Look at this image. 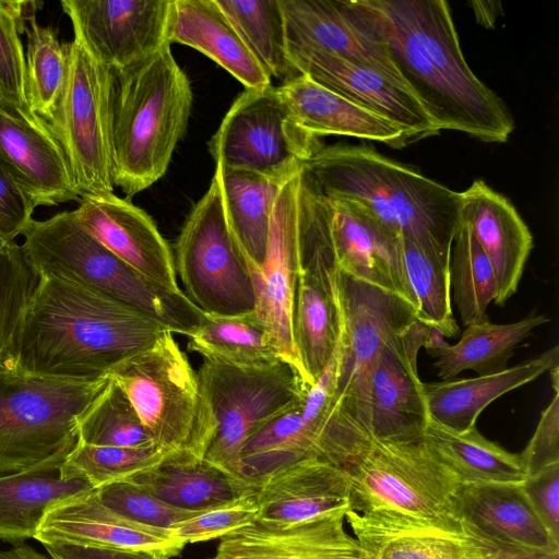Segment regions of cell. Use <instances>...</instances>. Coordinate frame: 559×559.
Returning a JSON list of instances; mask_svg holds the SVG:
<instances>
[{"instance_id":"obj_1","label":"cell","mask_w":559,"mask_h":559,"mask_svg":"<svg viewBox=\"0 0 559 559\" xmlns=\"http://www.w3.org/2000/svg\"><path fill=\"white\" fill-rule=\"evenodd\" d=\"M385 45L407 88L437 127L502 143L514 121L467 64L444 0H345Z\"/></svg>"},{"instance_id":"obj_2","label":"cell","mask_w":559,"mask_h":559,"mask_svg":"<svg viewBox=\"0 0 559 559\" xmlns=\"http://www.w3.org/2000/svg\"><path fill=\"white\" fill-rule=\"evenodd\" d=\"M167 331L86 287L40 277L23 317L11 364L39 376L100 380Z\"/></svg>"},{"instance_id":"obj_3","label":"cell","mask_w":559,"mask_h":559,"mask_svg":"<svg viewBox=\"0 0 559 559\" xmlns=\"http://www.w3.org/2000/svg\"><path fill=\"white\" fill-rule=\"evenodd\" d=\"M301 171L322 194L359 203L394 236L450 259L461 192L367 145L322 146Z\"/></svg>"},{"instance_id":"obj_4","label":"cell","mask_w":559,"mask_h":559,"mask_svg":"<svg viewBox=\"0 0 559 559\" xmlns=\"http://www.w3.org/2000/svg\"><path fill=\"white\" fill-rule=\"evenodd\" d=\"M192 99L169 44L116 72L112 178L128 199L165 175L187 131Z\"/></svg>"},{"instance_id":"obj_5","label":"cell","mask_w":559,"mask_h":559,"mask_svg":"<svg viewBox=\"0 0 559 559\" xmlns=\"http://www.w3.org/2000/svg\"><path fill=\"white\" fill-rule=\"evenodd\" d=\"M343 468L354 511L463 534L461 484L423 440H378L353 420Z\"/></svg>"},{"instance_id":"obj_6","label":"cell","mask_w":559,"mask_h":559,"mask_svg":"<svg viewBox=\"0 0 559 559\" xmlns=\"http://www.w3.org/2000/svg\"><path fill=\"white\" fill-rule=\"evenodd\" d=\"M108 381L39 376L0 364V475L68 456L79 443L80 418Z\"/></svg>"},{"instance_id":"obj_7","label":"cell","mask_w":559,"mask_h":559,"mask_svg":"<svg viewBox=\"0 0 559 559\" xmlns=\"http://www.w3.org/2000/svg\"><path fill=\"white\" fill-rule=\"evenodd\" d=\"M35 261L43 276L94 290L171 333L188 337L205 317L180 289L160 285L111 253L73 215L61 217L46 230Z\"/></svg>"},{"instance_id":"obj_8","label":"cell","mask_w":559,"mask_h":559,"mask_svg":"<svg viewBox=\"0 0 559 559\" xmlns=\"http://www.w3.org/2000/svg\"><path fill=\"white\" fill-rule=\"evenodd\" d=\"M197 378L200 411L193 453L238 477L246 440L299 399L301 380L285 361L258 369L212 359L203 360Z\"/></svg>"},{"instance_id":"obj_9","label":"cell","mask_w":559,"mask_h":559,"mask_svg":"<svg viewBox=\"0 0 559 559\" xmlns=\"http://www.w3.org/2000/svg\"><path fill=\"white\" fill-rule=\"evenodd\" d=\"M297 230L300 247L322 253L338 271L401 297L416 312L402 239L359 203L319 192L302 171L297 192Z\"/></svg>"},{"instance_id":"obj_10","label":"cell","mask_w":559,"mask_h":559,"mask_svg":"<svg viewBox=\"0 0 559 559\" xmlns=\"http://www.w3.org/2000/svg\"><path fill=\"white\" fill-rule=\"evenodd\" d=\"M59 106L47 124L84 194L114 193L112 122L116 72L100 63L73 28Z\"/></svg>"},{"instance_id":"obj_11","label":"cell","mask_w":559,"mask_h":559,"mask_svg":"<svg viewBox=\"0 0 559 559\" xmlns=\"http://www.w3.org/2000/svg\"><path fill=\"white\" fill-rule=\"evenodd\" d=\"M174 259L185 295L205 314L233 317L255 312L253 278L227 222L215 174L182 225Z\"/></svg>"},{"instance_id":"obj_12","label":"cell","mask_w":559,"mask_h":559,"mask_svg":"<svg viewBox=\"0 0 559 559\" xmlns=\"http://www.w3.org/2000/svg\"><path fill=\"white\" fill-rule=\"evenodd\" d=\"M341 313L335 403L369 431L370 380L380 352L416 321L401 297L336 269Z\"/></svg>"},{"instance_id":"obj_13","label":"cell","mask_w":559,"mask_h":559,"mask_svg":"<svg viewBox=\"0 0 559 559\" xmlns=\"http://www.w3.org/2000/svg\"><path fill=\"white\" fill-rule=\"evenodd\" d=\"M108 378L122 388L156 448L165 455L193 453L199 383L171 332H165L154 345L121 362Z\"/></svg>"},{"instance_id":"obj_14","label":"cell","mask_w":559,"mask_h":559,"mask_svg":"<svg viewBox=\"0 0 559 559\" xmlns=\"http://www.w3.org/2000/svg\"><path fill=\"white\" fill-rule=\"evenodd\" d=\"M289 116L276 87L246 88L209 142L216 162L272 177H290L323 145Z\"/></svg>"},{"instance_id":"obj_15","label":"cell","mask_w":559,"mask_h":559,"mask_svg":"<svg viewBox=\"0 0 559 559\" xmlns=\"http://www.w3.org/2000/svg\"><path fill=\"white\" fill-rule=\"evenodd\" d=\"M60 4L92 55L115 72L168 44L173 0H63Z\"/></svg>"},{"instance_id":"obj_16","label":"cell","mask_w":559,"mask_h":559,"mask_svg":"<svg viewBox=\"0 0 559 559\" xmlns=\"http://www.w3.org/2000/svg\"><path fill=\"white\" fill-rule=\"evenodd\" d=\"M287 53L299 74L390 120L411 143L440 133L418 98L380 72L313 49L287 46Z\"/></svg>"},{"instance_id":"obj_17","label":"cell","mask_w":559,"mask_h":559,"mask_svg":"<svg viewBox=\"0 0 559 559\" xmlns=\"http://www.w3.org/2000/svg\"><path fill=\"white\" fill-rule=\"evenodd\" d=\"M300 173L301 169L281 191L273 212L265 260L259 270L251 272L257 296L254 313L272 334L283 361L298 376L292 309L299 271L297 192Z\"/></svg>"},{"instance_id":"obj_18","label":"cell","mask_w":559,"mask_h":559,"mask_svg":"<svg viewBox=\"0 0 559 559\" xmlns=\"http://www.w3.org/2000/svg\"><path fill=\"white\" fill-rule=\"evenodd\" d=\"M0 162L35 207L81 199L64 152L47 122L2 103Z\"/></svg>"},{"instance_id":"obj_19","label":"cell","mask_w":559,"mask_h":559,"mask_svg":"<svg viewBox=\"0 0 559 559\" xmlns=\"http://www.w3.org/2000/svg\"><path fill=\"white\" fill-rule=\"evenodd\" d=\"M299 249L292 309L293 344L302 388L313 385L337 350L341 313L335 265L318 251Z\"/></svg>"},{"instance_id":"obj_20","label":"cell","mask_w":559,"mask_h":559,"mask_svg":"<svg viewBox=\"0 0 559 559\" xmlns=\"http://www.w3.org/2000/svg\"><path fill=\"white\" fill-rule=\"evenodd\" d=\"M287 46L313 49L371 68L407 88L383 41L345 0H280Z\"/></svg>"},{"instance_id":"obj_21","label":"cell","mask_w":559,"mask_h":559,"mask_svg":"<svg viewBox=\"0 0 559 559\" xmlns=\"http://www.w3.org/2000/svg\"><path fill=\"white\" fill-rule=\"evenodd\" d=\"M74 214L105 248L160 285L178 290L171 249L152 217L114 193L84 194Z\"/></svg>"},{"instance_id":"obj_22","label":"cell","mask_w":559,"mask_h":559,"mask_svg":"<svg viewBox=\"0 0 559 559\" xmlns=\"http://www.w3.org/2000/svg\"><path fill=\"white\" fill-rule=\"evenodd\" d=\"M258 519L296 524L354 510L348 473L322 459H308L282 468L255 487Z\"/></svg>"},{"instance_id":"obj_23","label":"cell","mask_w":559,"mask_h":559,"mask_svg":"<svg viewBox=\"0 0 559 559\" xmlns=\"http://www.w3.org/2000/svg\"><path fill=\"white\" fill-rule=\"evenodd\" d=\"M333 514L296 524L254 521L221 537L210 559H368Z\"/></svg>"},{"instance_id":"obj_24","label":"cell","mask_w":559,"mask_h":559,"mask_svg":"<svg viewBox=\"0 0 559 559\" xmlns=\"http://www.w3.org/2000/svg\"><path fill=\"white\" fill-rule=\"evenodd\" d=\"M460 221L490 260L497 284L493 302L502 306L518 290L533 236L515 207L483 179L461 192Z\"/></svg>"},{"instance_id":"obj_25","label":"cell","mask_w":559,"mask_h":559,"mask_svg":"<svg viewBox=\"0 0 559 559\" xmlns=\"http://www.w3.org/2000/svg\"><path fill=\"white\" fill-rule=\"evenodd\" d=\"M417 355L406 345L404 335L380 352L369 394V432L374 439L423 440L429 415Z\"/></svg>"},{"instance_id":"obj_26","label":"cell","mask_w":559,"mask_h":559,"mask_svg":"<svg viewBox=\"0 0 559 559\" xmlns=\"http://www.w3.org/2000/svg\"><path fill=\"white\" fill-rule=\"evenodd\" d=\"M34 538L41 544L155 550L168 558L178 556L185 547L170 531L142 526L112 513L97 500L95 490L48 511Z\"/></svg>"},{"instance_id":"obj_27","label":"cell","mask_w":559,"mask_h":559,"mask_svg":"<svg viewBox=\"0 0 559 559\" xmlns=\"http://www.w3.org/2000/svg\"><path fill=\"white\" fill-rule=\"evenodd\" d=\"M276 91L295 123L317 138L346 135L380 142L394 148L411 144L396 124L306 74L284 81Z\"/></svg>"},{"instance_id":"obj_28","label":"cell","mask_w":559,"mask_h":559,"mask_svg":"<svg viewBox=\"0 0 559 559\" xmlns=\"http://www.w3.org/2000/svg\"><path fill=\"white\" fill-rule=\"evenodd\" d=\"M162 502L203 512L236 502L255 487L189 451L169 453L156 465L123 479Z\"/></svg>"},{"instance_id":"obj_29","label":"cell","mask_w":559,"mask_h":559,"mask_svg":"<svg viewBox=\"0 0 559 559\" xmlns=\"http://www.w3.org/2000/svg\"><path fill=\"white\" fill-rule=\"evenodd\" d=\"M456 502L461 522L491 539L559 551V542L539 519L522 484L461 485Z\"/></svg>"},{"instance_id":"obj_30","label":"cell","mask_w":559,"mask_h":559,"mask_svg":"<svg viewBox=\"0 0 559 559\" xmlns=\"http://www.w3.org/2000/svg\"><path fill=\"white\" fill-rule=\"evenodd\" d=\"M58 456L31 468L0 475V539L21 545L34 538L56 506L95 490L83 478H64Z\"/></svg>"},{"instance_id":"obj_31","label":"cell","mask_w":559,"mask_h":559,"mask_svg":"<svg viewBox=\"0 0 559 559\" xmlns=\"http://www.w3.org/2000/svg\"><path fill=\"white\" fill-rule=\"evenodd\" d=\"M167 40L169 45L190 46L207 56L246 88L271 85V78L215 0H173Z\"/></svg>"},{"instance_id":"obj_32","label":"cell","mask_w":559,"mask_h":559,"mask_svg":"<svg viewBox=\"0 0 559 559\" xmlns=\"http://www.w3.org/2000/svg\"><path fill=\"white\" fill-rule=\"evenodd\" d=\"M558 361L556 345L493 374L424 383L429 419L456 431L475 427L478 416L491 402L549 372Z\"/></svg>"},{"instance_id":"obj_33","label":"cell","mask_w":559,"mask_h":559,"mask_svg":"<svg viewBox=\"0 0 559 559\" xmlns=\"http://www.w3.org/2000/svg\"><path fill=\"white\" fill-rule=\"evenodd\" d=\"M345 521L368 559H481L464 534L354 510Z\"/></svg>"},{"instance_id":"obj_34","label":"cell","mask_w":559,"mask_h":559,"mask_svg":"<svg viewBox=\"0 0 559 559\" xmlns=\"http://www.w3.org/2000/svg\"><path fill=\"white\" fill-rule=\"evenodd\" d=\"M214 174L229 227L246 255L250 272H254L265 260L277 199L294 175L272 177L221 165H216Z\"/></svg>"},{"instance_id":"obj_35","label":"cell","mask_w":559,"mask_h":559,"mask_svg":"<svg viewBox=\"0 0 559 559\" xmlns=\"http://www.w3.org/2000/svg\"><path fill=\"white\" fill-rule=\"evenodd\" d=\"M423 441L461 485H521L526 479L520 454L489 441L476 426L456 431L429 419Z\"/></svg>"},{"instance_id":"obj_36","label":"cell","mask_w":559,"mask_h":559,"mask_svg":"<svg viewBox=\"0 0 559 559\" xmlns=\"http://www.w3.org/2000/svg\"><path fill=\"white\" fill-rule=\"evenodd\" d=\"M549 320L532 312L513 323L495 324L488 319L467 325L460 341L448 344L435 358L438 377L452 380L468 369L478 376L503 371L519 344Z\"/></svg>"},{"instance_id":"obj_37","label":"cell","mask_w":559,"mask_h":559,"mask_svg":"<svg viewBox=\"0 0 559 559\" xmlns=\"http://www.w3.org/2000/svg\"><path fill=\"white\" fill-rule=\"evenodd\" d=\"M188 338L189 350L204 359L258 369L283 361L272 334L254 312L233 317L205 314Z\"/></svg>"},{"instance_id":"obj_38","label":"cell","mask_w":559,"mask_h":559,"mask_svg":"<svg viewBox=\"0 0 559 559\" xmlns=\"http://www.w3.org/2000/svg\"><path fill=\"white\" fill-rule=\"evenodd\" d=\"M215 1L270 78L286 81L299 74L288 59L280 0Z\"/></svg>"},{"instance_id":"obj_39","label":"cell","mask_w":559,"mask_h":559,"mask_svg":"<svg viewBox=\"0 0 559 559\" xmlns=\"http://www.w3.org/2000/svg\"><path fill=\"white\" fill-rule=\"evenodd\" d=\"M26 34V90L33 112L50 120L61 100L68 73V44L56 31L37 22L31 12L24 27Z\"/></svg>"},{"instance_id":"obj_40","label":"cell","mask_w":559,"mask_h":559,"mask_svg":"<svg viewBox=\"0 0 559 559\" xmlns=\"http://www.w3.org/2000/svg\"><path fill=\"white\" fill-rule=\"evenodd\" d=\"M450 292L465 326L486 321L497 284L490 260L469 230L459 221L449 262Z\"/></svg>"},{"instance_id":"obj_41","label":"cell","mask_w":559,"mask_h":559,"mask_svg":"<svg viewBox=\"0 0 559 559\" xmlns=\"http://www.w3.org/2000/svg\"><path fill=\"white\" fill-rule=\"evenodd\" d=\"M408 283L416 300V320L437 329L444 337L459 333L451 304L449 262L438 253L402 239Z\"/></svg>"},{"instance_id":"obj_42","label":"cell","mask_w":559,"mask_h":559,"mask_svg":"<svg viewBox=\"0 0 559 559\" xmlns=\"http://www.w3.org/2000/svg\"><path fill=\"white\" fill-rule=\"evenodd\" d=\"M78 432L79 442L84 444L123 448L154 445L129 397L110 378L80 418Z\"/></svg>"},{"instance_id":"obj_43","label":"cell","mask_w":559,"mask_h":559,"mask_svg":"<svg viewBox=\"0 0 559 559\" xmlns=\"http://www.w3.org/2000/svg\"><path fill=\"white\" fill-rule=\"evenodd\" d=\"M39 278L21 245L0 240V364H11L21 323Z\"/></svg>"},{"instance_id":"obj_44","label":"cell","mask_w":559,"mask_h":559,"mask_svg":"<svg viewBox=\"0 0 559 559\" xmlns=\"http://www.w3.org/2000/svg\"><path fill=\"white\" fill-rule=\"evenodd\" d=\"M164 456V452L155 445L123 448L79 442L62 464V476L83 478L96 489L150 468Z\"/></svg>"},{"instance_id":"obj_45","label":"cell","mask_w":559,"mask_h":559,"mask_svg":"<svg viewBox=\"0 0 559 559\" xmlns=\"http://www.w3.org/2000/svg\"><path fill=\"white\" fill-rule=\"evenodd\" d=\"M37 2L0 0V103L28 118H38L28 104L26 60L21 34ZM40 118V117H39Z\"/></svg>"},{"instance_id":"obj_46","label":"cell","mask_w":559,"mask_h":559,"mask_svg":"<svg viewBox=\"0 0 559 559\" xmlns=\"http://www.w3.org/2000/svg\"><path fill=\"white\" fill-rule=\"evenodd\" d=\"M97 500L112 513L135 524L170 531L201 512L170 507L141 487L119 480L95 489Z\"/></svg>"},{"instance_id":"obj_47","label":"cell","mask_w":559,"mask_h":559,"mask_svg":"<svg viewBox=\"0 0 559 559\" xmlns=\"http://www.w3.org/2000/svg\"><path fill=\"white\" fill-rule=\"evenodd\" d=\"M258 512L254 492L236 502L206 510L187 519L174 526L170 533L183 546L221 538L257 521Z\"/></svg>"},{"instance_id":"obj_48","label":"cell","mask_w":559,"mask_h":559,"mask_svg":"<svg viewBox=\"0 0 559 559\" xmlns=\"http://www.w3.org/2000/svg\"><path fill=\"white\" fill-rule=\"evenodd\" d=\"M526 478L559 464V391L542 412L536 429L520 453Z\"/></svg>"},{"instance_id":"obj_49","label":"cell","mask_w":559,"mask_h":559,"mask_svg":"<svg viewBox=\"0 0 559 559\" xmlns=\"http://www.w3.org/2000/svg\"><path fill=\"white\" fill-rule=\"evenodd\" d=\"M35 209L0 162V240L15 241L23 236Z\"/></svg>"},{"instance_id":"obj_50","label":"cell","mask_w":559,"mask_h":559,"mask_svg":"<svg viewBox=\"0 0 559 559\" xmlns=\"http://www.w3.org/2000/svg\"><path fill=\"white\" fill-rule=\"evenodd\" d=\"M522 486L539 519L559 542V464L527 477Z\"/></svg>"},{"instance_id":"obj_51","label":"cell","mask_w":559,"mask_h":559,"mask_svg":"<svg viewBox=\"0 0 559 559\" xmlns=\"http://www.w3.org/2000/svg\"><path fill=\"white\" fill-rule=\"evenodd\" d=\"M51 559H169L147 549L82 546L59 542L43 544Z\"/></svg>"},{"instance_id":"obj_52","label":"cell","mask_w":559,"mask_h":559,"mask_svg":"<svg viewBox=\"0 0 559 559\" xmlns=\"http://www.w3.org/2000/svg\"><path fill=\"white\" fill-rule=\"evenodd\" d=\"M462 532L478 548L481 559H559V551H542L498 542L464 523Z\"/></svg>"},{"instance_id":"obj_53","label":"cell","mask_w":559,"mask_h":559,"mask_svg":"<svg viewBox=\"0 0 559 559\" xmlns=\"http://www.w3.org/2000/svg\"><path fill=\"white\" fill-rule=\"evenodd\" d=\"M444 336L435 328L428 326L426 330V336L424 346L426 352L433 358L438 356V354L448 345Z\"/></svg>"},{"instance_id":"obj_54","label":"cell","mask_w":559,"mask_h":559,"mask_svg":"<svg viewBox=\"0 0 559 559\" xmlns=\"http://www.w3.org/2000/svg\"><path fill=\"white\" fill-rule=\"evenodd\" d=\"M0 559H49L26 544L14 545L8 550H0Z\"/></svg>"},{"instance_id":"obj_55","label":"cell","mask_w":559,"mask_h":559,"mask_svg":"<svg viewBox=\"0 0 559 559\" xmlns=\"http://www.w3.org/2000/svg\"><path fill=\"white\" fill-rule=\"evenodd\" d=\"M476 4L480 7V9L474 8L478 23L485 25L486 27H491L497 19V8L495 7L491 10H487L486 8L481 7L480 2H476Z\"/></svg>"}]
</instances>
